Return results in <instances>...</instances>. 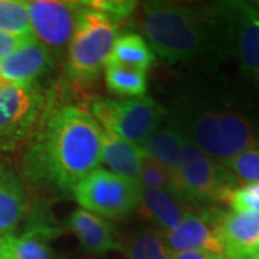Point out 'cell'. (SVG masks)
Returning a JSON list of instances; mask_svg holds the SVG:
<instances>
[{
	"mask_svg": "<svg viewBox=\"0 0 259 259\" xmlns=\"http://www.w3.org/2000/svg\"><path fill=\"white\" fill-rule=\"evenodd\" d=\"M22 160L32 185L51 192H74L76 185L100 168L102 130L79 105L45 110Z\"/></svg>",
	"mask_w": 259,
	"mask_h": 259,
	"instance_id": "cell-1",
	"label": "cell"
},
{
	"mask_svg": "<svg viewBox=\"0 0 259 259\" xmlns=\"http://www.w3.org/2000/svg\"><path fill=\"white\" fill-rule=\"evenodd\" d=\"M222 22L210 19L197 8L171 2H147L143 5L141 29L147 44L168 64L189 62L207 55L218 47L219 30L226 28V5Z\"/></svg>",
	"mask_w": 259,
	"mask_h": 259,
	"instance_id": "cell-2",
	"label": "cell"
},
{
	"mask_svg": "<svg viewBox=\"0 0 259 259\" xmlns=\"http://www.w3.org/2000/svg\"><path fill=\"white\" fill-rule=\"evenodd\" d=\"M179 128L204 156L225 163L250 148H259V125L228 107L187 102L179 110Z\"/></svg>",
	"mask_w": 259,
	"mask_h": 259,
	"instance_id": "cell-3",
	"label": "cell"
},
{
	"mask_svg": "<svg viewBox=\"0 0 259 259\" xmlns=\"http://www.w3.org/2000/svg\"><path fill=\"white\" fill-rule=\"evenodd\" d=\"M118 37V23L81 2L68 45L66 75L72 82L90 83L105 68Z\"/></svg>",
	"mask_w": 259,
	"mask_h": 259,
	"instance_id": "cell-4",
	"label": "cell"
},
{
	"mask_svg": "<svg viewBox=\"0 0 259 259\" xmlns=\"http://www.w3.org/2000/svg\"><path fill=\"white\" fill-rule=\"evenodd\" d=\"M90 110L101 128L137 146L161 127L166 115V110L150 97L124 100L94 97Z\"/></svg>",
	"mask_w": 259,
	"mask_h": 259,
	"instance_id": "cell-5",
	"label": "cell"
},
{
	"mask_svg": "<svg viewBox=\"0 0 259 259\" xmlns=\"http://www.w3.org/2000/svg\"><path fill=\"white\" fill-rule=\"evenodd\" d=\"M75 200L83 210L110 219L128 216L139 207L141 186L110 170L97 168L74 189Z\"/></svg>",
	"mask_w": 259,
	"mask_h": 259,
	"instance_id": "cell-6",
	"label": "cell"
},
{
	"mask_svg": "<svg viewBox=\"0 0 259 259\" xmlns=\"http://www.w3.org/2000/svg\"><path fill=\"white\" fill-rule=\"evenodd\" d=\"M47 107L39 85H16L0 78V150H9L36 128Z\"/></svg>",
	"mask_w": 259,
	"mask_h": 259,
	"instance_id": "cell-7",
	"label": "cell"
},
{
	"mask_svg": "<svg viewBox=\"0 0 259 259\" xmlns=\"http://www.w3.org/2000/svg\"><path fill=\"white\" fill-rule=\"evenodd\" d=\"M238 187V180L222 163L203 153L183 160L173 175L171 193L183 203L225 202L228 193Z\"/></svg>",
	"mask_w": 259,
	"mask_h": 259,
	"instance_id": "cell-8",
	"label": "cell"
},
{
	"mask_svg": "<svg viewBox=\"0 0 259 259\" xmlns=\"http://www.w3.org/2000/svg\"><path fill=\"white\" fill-rule=\"evenodd\" d=\"M81 2L35 0L28 2L33 36L48 51L61 52L69 45Z\"/></svg>",
	"mask_w": 259,
	"mask_h": 259,
	"instance_id": "cell-9",
	"label": "cell"
},
{
	"mask_svg": "<svg viewBox=\"0 0 259 259\" xmlns=\"http://www.w3.org/2000/svg\"><path fill=\"white\" fill-rule=\"evenodd\" d=\"M231 40L243 75L259 87V12L252 3H228Z\"/></svg>",
	"mask_w": 259,
	"mask_h": 259,
	"instance_id": "cell-10",
	"label": "cell"
},
{
	"mask_svg": "<svg viewBox=\"0 0 259 259\" xmlns=\"http://www.w3.org/2000/svg\"><path fill=\"white\" fill-rule=\"evenodd\" d=\"M214 216L216 214H210V212H187L173 231L166 233L160 232L168 250L209 252L225 258L223 246L214 225Z\"/></svg>",
	"mask_w": 259,
	"mask_h": 259,
	"instance_id": "cell-11",
	"label": "cell"
},
{
	"mask_svg": "<svg viewBox=\"0 0 259 259\" xmlns=\"http://www.w3.org/2000/svg\"><path fill=\"white\" fill-rule=\"evenodd\" d=\"M214 225L226 259H241L259 250V212H218Z\"/></svg>",
	"mask_w": 259,
	"mask_h": 259,
	"instance_id": "cell-12",
	"label": "cell"
},
{
	"mask_svg": "<svg viewBox=\"0 0 259 259\" xmlns=\"http://www.w3.org/2000/svg\"><path fill=\"white\" fill-rule=\"evenodd\" d=\"M54 68V56L36 39L0 61V78L16 85H37Z\"/></svg>",
	"mask_w": 259,
	"mask_h": 259,
	"instance_id": "cell-13",
	"label": "cell"
},
{
	"mask_svg": "<svg viewBox=\"0 0 259 259\" xmlns=\"http://www.w3.org/2000/svg\"><path fill=\"white\" fill-rule=\"evenodd\" d=\"M61 232L55 225L33 218L22 235L0 238V259H55L49 239Z\"/></svg>",
	"mask_w": 259,
	"mask_h": 259,
	"instance_id": "cell-14",
	"label": "cell"
},
{
	"mask_svg": "<svg viewBox=\"0 0 259 259\" xmlns=\"http://www.w3.org/2000/svg\"><path fill=\"white\" fill-rule=\"evenodd\" d=\"M68 228L74 232L83 249L93 255L121 250L115 228L111 222L83 209L75 210L68 219Z\"/></svg>",
	"mask_w": 259,
	"mask_h": 259,
	"instance_id": "cell-15",
	"label": "cell"
},
{
	"mask_svg": "<svg viewBox=\"0 0 259 259\" xmlns=\"http://www.w3.org/2000/svg\"><path fill=\"white\" fill-rule=\"evenodd\" d=\"M28 212L23 180L8 164L0 161V238L12 235Z\"/></svg>",
	"mask_w": 259,
	"mask_h": 259,
	"instance_id": "cell-16",
	"label": "cell"
},
{
	"mask_svg": "<svg viewBox=\"0 0 259 259\" xmlns=\"http://www.w3.org/2000/svg\"><path fill=\"white\" fill-rule=\"evenodd\" d=\"M101 130L102 161L110 167V171L112 173L139 182L140 170L146 157L143 148L131 141L121 139L107 130Z\"/></svg>",
	"mask_w": 259,
	"mask_h": 259,
	"instance_id": "cell-17",
	"label": "cell"
},
{
	"mask_svg": "<svg viewBox=\"0 0 259 259\" xmlns=\"http://www.w3.org/2000/svg\"><path fill=\"white\" fill-rule=\"evenodd\" d=\"M141 214L158 228L161 233L173 231L186 213V204L167 190L160 189H143L140 197Z\"/></svg>",
	"mask_w": 259,
	"mask_h": 259,
	"instance_id": "cell-18",
	"label": "cell"
},
{
	"mask_svg": "<svg viewBox=\"0 0 259 259\" xmlns=\"http://www.w3.org/2000/svg\"><path fill=\"white\" fill-rule=\"evenodd\" d=\"M185 141V133L176 124H170L166 127L156 130L150 137L141 143L140 147L146 153V156L156 160L171 173H176L182 161V147Z\"/></svg>",
	"mask_w": 259,
	"mask_h": 259,
	"instance_id": "cell-19",
	"label": "cell"
},
{
	"mask_svg": "<svg viewBox=\"0 0 259 259\" xmlns=\"http://www.w3.org/2000/svg\"><path fill=\"white\" fill-rule=\"evenodd\" d=\"M154 52L147 40L137 33H124L117 37L107 65H122L147 71L154 62Z\"/></svg>",
	"mask_w": 259,
	"mask_h": 259,
	"instance_id": "cell-20",
	"label": "cell"
},
{
	"mask_svg": "<svg viewBox=\"0 0 259 259\" xmlns=\"http://www.w3.org/2000/svg\"><path fill=\"white\" fill-rule=\"evenodd\" d=\"M121 252L127 259H171L160 232L141 229L121 242Z\"/></svg>",
	"mask_w": 259,
	"mask_h": 259,
	"instance_id": "cell-21",
	"label": "cell"
},
{
	"mask_svg": "<svg viewBox=\"0 0 259 259\" xmlns=\"http://www.w3.org/2000/svg\"><path fill=\"white\" fill-rule=\"evenodd\" d=\"M105 83L110 91L121 97H144L147 72L122 65H105Z\"/></svg>",
	"mask_w": 259,
	"mask_h": 259,
	"instance_id": "cell-22",
	"label": "cell"
},
{
	"mask_svg": "<svg viewBox=\"0 0 259 259\" xmlns=\"http://www.w3.org/2000/svg\"><path fill=\"white\" fill-rule=\"evenodd\" d=\"M0 32L20 39H35L30 25L28 2L0 0Z\"/></svg>",
	"mask_w": 259,
	"mask_h": 259,
	"instance_id": "cell-23",
	"label": "cell"
},
{
	"mask_svg": "<svg viewBox=\"0 0 259 259\" xmlns=\"http://www.w3.org/2000/svg\"><path fill=\"white\" fill-rule=\"evenodd\" d=\"M222 164L236 177V180L245 183H259V148L242 151L241 154Z\"/></svg>",
	"mask_w": 259,
	"mask_h": 259,
	"instance_id": "cell-24",
	"label": "cell"
},
{
	"mask_svg": "<svg viewBox=\"0 0 259 259\" xmlns=\"http://www.w3.org/2000/svg\"><path fill=\"white\" fill-rule=\"evenodd\" d=\"M139 183L143 189H160L171 193L173 176L166 167H163L156 160L146 156L140 170Z\"/></svg>",
	"mask_w": 259,
	"mask_h": 259,
	"instance_id": "cell-25",
	"label": "cell"
},
{
	"mask_svg": "<svg viewBox=\"0 0 259 259\" xmlns=\"http://www.w3.org/2000/svg\"><path fill=\"white\" fill-rule=\"evenodd\" d=\"M233 212H259V183H246L231 190L226 199Z\"/></svg>",
	"mask_w": 259,
	"mask_h": 259,
	"instance_id": "cell-26",
	"label": "cell"
},
{
	"mask_svg": "<svg viewBox=\"0 0 259 259\" xmlns=\"http://www.w3.org/2000/svg\"><path fill=\"white\" fill-rule=\"evenodd\" d=\"M83 3L104 13L105 16L112 19L115 23H120L121 20L130 18L136 8V2H124V0H93V2H83Z\"/></svg>",
	"mask_w": 259,
	"mask_h": 259,
	"instance_id": "cell-27",
	"label": "cell"
},
{
	"mask_svg": "<svg viewBox=\"0 0 259 259\" xmlns=\"http://www.w3.org/2000/svg\"><path fill=\"white\" fill-rule=\"evenodd\" d=\"M33 40V39H30ZM30 40H26V39H20V37L12 36V35H8L5 32H0V61H3L8 55H10L13 51H16L18 48H20L22 45L28 44Z\"/></svg>",
	"mask_w": 259,
	"mask_h": 259,
	"instance_id": "cell-28",
	"label": "cell"
},
{
	"mask_svg": "<svg viewBox=\"0 0 259 259\" xmlns=\"http://www.w3.org/2000/svg\"><path fill=\"white\" fill-rule=\"evenodd\" d=\"M170 258L171 259H225L221 255H214L209 252H171L170 250Z\"/></svg>",
	"mask_w": 259,
	"mask_h": 259,
	"instance_id": "cell-29",
	"label": "cell"
},
{
	"mask_svg": "<svg viewBox=\"0 0 259 259\" xmlns=\"http://www.w3.org/2000/svg\"><path fill=\"white\" fill-rule=\"evenodd\" d=\"M241 259H259V252H256V253H252V255H248V256H245V258H241Z\"/></svg>",
	"mask_w": 259,
	"mask_h": 259,
	"instance_id": "cell-30",
	"label": "cell"
},
{
	"mask_svg": "<svg viewBox=\"0 0 259 259\" xmlns=\"http://www.w3.org/2000/svg\"><path fill=\"white\" fill-rule=\"evenodd\" d=\"M252 5H253V8H255V9H256L259 12V0H258V2H253Z\"/></svg>",
	"mask_w": 259,
	"mask_h": 259,
	"instance_id": "cell-31",
	"label": "cell"
},
{
	"mask_svg": "<svg viewBox=\"0 0 259 259\" xmlns=\"http://www.w3.org/2000/svg\"><path fill=\"white\" fill-rule=\"evenodd\" d=\"M258 252H259V250H258Z\"/></svg>",
	"mask_w": 259,
	"mask_h": 259,
	"instance_id": "cell-32",
	"label": "cell"
}]
</instances>
